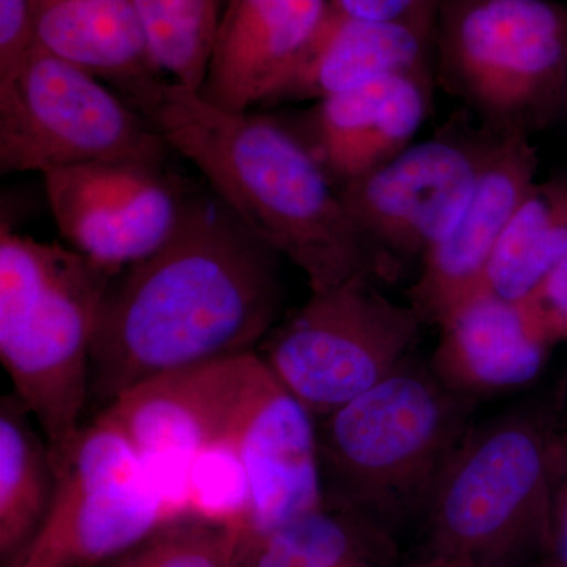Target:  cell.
<instances>
[{"label":"cell","mask_w":567,"mask_h":567,"mask_svg":"<svg viewBox=\"0 0 567 567\" xmlns=\"http://www.w3.org/2000/svg\"><path fill=\"white\" fill-rule=\"evenodd\" d=\"M279 260L210 188L194 189L173 237L104 295L89 402L103 410L153 377L257 352L281 315Z\"/></svg>","instance_id":"obj_1"},{"label":"cell","mask_w":567,"mask_h":567,"mask_svg":"<svg viewBox=\"0 0 567 567\" xmlns=\"http://www.w3.org/2000/svg\"><path fill=\"white\" fill-rule=\"evenodd\" d=\"M141 114L254 234L300 268L311 292L357 276L391 278L281 115L224 110L171 80Z\"/></svg>","instance_id":"obj_2"},{"label":"cell","mask_w":567,"mask_h":567,"mask_svg":"<svg viewBox=\"0 0 567 567\" xmlns=\"http://www.w3.org/2000/svg\"><path fill=\"white\" fill-rule=\"evenodd\" d=\"M114 278L66 244L0 227V360L55 472L84 429L93 338Z\"/></svg>","instance_id":"obj_3"},{"label":"cell","mask_w":567,"mask_h":567,"mask_svg":"<svg viewBox=\"0 0 567 567\" xmlns=\"http://www.w3.org/2000/svg\"><path fill=\"white\" fill-rule=\"evenodd\" d=\"M475 404L416 358L317 421L323 502L377 511L429 503L472 425Z\"/></svg>","instance_id":"obj_4"},{"label":"cell","mask_w":567,"mask_h":567,"mask_svg":"<svg viewBox=\"0 0 567 567\" xmlns=\"http://www.w3.org/2000/svg\"><path fill=\"white\" fill-rule=\"evenodd\" d=\"M439 80L499 134L544 128L561 112L567 7L554 0H442Z\"/></svg>","instance_id":"obj_5"},{"label":"cell","mask_w":567,"mask_h":567,"mask_svg":"<svg viewBox=\"0 0 567 567\" xmlns=\"http://www.w3.org/2000/svg\"><path fill=\"white\" fill-rule=\"evenodd\" d=\"M423 324L412 305L357 276L311 292L256 353L319 421L394 374L412 358Z\"/></svg>","instance_id":"obj_6"},{"label":"cell","mask_w":567,"mask_h":567,"mask_svg":"<svg viewBox=\"0 0 567 567\" xmlns=\"http://www.w3.org/2000/svg\"><path fill=\"white\" fill-rule=\"evenodd\" d=\"M171 147L144 114L87 71L33 44L0 89V173L104 162L166 166Z\"/></svg>","instance_id":"obj_7"},{"label":"cell","mask_w":567,"mask_h":567,"mask_svg":"<svg viewBox=\"0 0 567 567\" xmlns=\"http://www.w3.org/2000/svg\"><path fill=\"white\" fill-rule=\"evenodd\" d=\"M503 136L484 125L450 123L338 189L391 278L453 229Z\"/></svg>","instance_id":"obj_8"},{"label":"cell","mask_w":567,"mask_h":567,"mask_svg":"<svg viewBox=\"0 0 567 567\" xmlns=\"http://www.w3.org/2000/svg\"><path fill=\"white\" fill-rule=\"evenodd\" d=\"M555 412L522 405L473 423L431 505L457 547H494L518 529L548 533Z\"/></svg>","instance_id":"obj_9"},{"label":"cell","mask_w":567,"mask_h":567,"mask_svg":"<svg viewBox=\"0 0 567 567\" xmlns=\"http://www.w3.org/2000/svg\"><path fill=\"white\" fill-rule=\"evenodd\" d=\"M47 527L24 567H69L128 550L166 520L136 447L106 412L78 436L58 472Z\"/></svg>","instance_id":"obj_10"},{"label":"cell","mask_w":567,"mask_h":567,"mask_svg":"<svg viewBox=\"0 0 567 567\" xmlns=\"http://www.w3.org/2000/svg\"><path fill=\"white\" fill-rule=\"evenodd\" d=\"M41 177L65 244L114 276L173 237L194 192L166 166L145 163L80 164Z\"/></svg>","instance_id":"obj_11"},{"label":"cell","mask_w":567,"mask_h":567,"mask_svg":"<svg viewBox=\"0 0 567 567\" xmlns=\"http://www.w3.org/2000/svg\"><path fill=\"white\" fill-rule=\"evenodd\" d=\"M251 354L153 377L102 410L136 447L166 518L189 513V465L229 427Z\"/></svg>","instance_id":"obj_12"},{"label":"cell","mask_w":567,"mask_h":567,"mask_svg":"<svg viewBox=\"0 0 567 567\" xmlns=\"http://www.w3.org/2000/svg\"><path fill=\"white\" fill-rule=\"evenodd\" d=\"M227 431L251 481L254 536L265 540L322 506L317 420L257 353Z\"/></svg>","instance_id":"obj_13"},{"label":"cell","mask_w":567,"mask_h":567,"mask_svg":"<svg viewBox=\"0 0 567 567\" xmlns=\"http://www.w3.org/2000/svg\"><path fill=\"white\" fill-rule=\"evenodd\" d=\"M431 74H394L279 115L341 189L413 144L431 111Z\"/></svg>","instance_id":"obj_14"},{"label":"cell","mask_w":567,"mask_h":567,"mask_svg":"<svg viewBox=\"0 0 567 567\" xmlns=\"http://www.w3.org/2000/svg\"><path fill=\"white\" fill-rule=\"evenodd\" d=\"M537 153L528 136L506 134L496 145L453 229L429 248L410 289L424 323L439 324L483 289L488 262L507 223L536 183Z\"/></svg>","instance_id":"obj_15"},{"label":"cell","mask_w":567,"mask_h":567,"mask_svg":"<svg viewBox=\"0 0 567 567\" xmlns=\"http://www.w3.org/2000/svg\"><path fill=\"white\" fill-rule=\"evenodd\" d=\"M439 327L432 371L447 390L475 405L532 385L554 346L527 305L484 289L462 301Z\"/></svg>","instance_id":"obj_16"},{"label":"cell","mask_w":567,"mask_h":567,"mask_svg":"<svg viewBox=\"0 0 567 567\" xmlns=\"http://www.w3.org/2000/svg\"><path fill=\"white\" fill-rule=\"evenodd\" d=\"M330 0H233L199 95L229 111L262 107L316 35Z\"/></svg>","instance_id":"obj_17"},{"label":"cell","mask_w":567,"mask_h":567,"mask_svg":"<svg viewBox=\"0 0 567 567\" xmlns=\"http://www.w3.org/2000/svg\"><path fill=\"white\" fill-rule=\"evenodd\" d=\"M434 31L416 22L364 20L330 0L305 54L262 107L316 103L382 78L431 70Z\"/></svg>","instance_id":"obj_18"},{"label":"cell","mask_w":567,"mask_h":567,"mask_svg":"<svg viewBox=\"0 0 567 567\" xmlns=\"http://www.w3.org/2000/svg\"><path fill=\"white\" fill-rule=\"evenodd\" d=\"M33 41L87 71L140 111L166 74L137 0H31Z\"/></svg>","instance_id":"obj_19"},{"label":"cell","mask_w":567,"mask_h":567,"mask_svg":"<svg viewBox=\"0 0 567 567\" xmlns=\"http://www.w3.org/2000/svg\"><path fill=\"white\" fill-rule=\"evenodd\" d=\"M567 252V175L536 182L496 245L483 289L525 303Z\"/></svg>","instance_id":"obj_20"},{"label":"cell","mask_w":567,"mask_h":567,"mask_svg":"<svg viewBox=\"0 0 567 567\" xmlns=\"http://www.w3.org/2000/svg\"><path fill=\"white\" fill-rule=\"evenodd\" d=\"M17 395L0 401V520L2 543L17 546L51 507L58 472L50 446Z\"/></svg>","instance_id":"obj_21"},{"label":"cell","mask_w":567,"mask_h":567,"mask_svg":"<svg viewBox=\"0 0 567 567\" xmlns=\"http://www.w3.org/2000/svg\"><path fill=\"white\" fill-rule=\"evenodd\" d=\"M233 0H137L156 63L171 81L199 91L213 40Z\"/></svg>","instance_id":"obj_22"},{"label":"cell","mask_w":567,"mask_h":567,"mask_svg":"<svg viewBox=\"0 0 567 567\" xmlns=\"http://www.w3.org/2000/svg\"><path fill=\"white\" fill-rule=\"evenodd\" d=\"M189 513L218 524L251 529L252 488L229 431L197 451L188 473Z\"/></svg>","instance_id":"obj_23"},{"label":"cell","mask_w":567,"mask_h":567,"mask_svg":"<svg viewBox=\"0 0 567 567\" xmlns=\"http://www.w3.org/2000/svg\"><path fill=\"white\" fill-rule=\"evenodd\" d=\"M264 543L256 567H339L349 554L350 536L338 518L319 507Z\"/></svg>","instance_id":"obj_24"},{"label":"cell","mask_w":567,"mask_h":567,"mask_svg":"<svg viewBox=\"0 0 567 567\" xmlns=\"http://www.w3.org/2000/svg\"><path fill=\"white\" fill-rule=\"evenodd\" d=\"M33 44L31 0H0V89L17 80Z\"/></svg>","instance_id":"obj_25"},{"label":"cell","mask_w":567,"mask_h":567,"mask_svg":"<svg viewBox=\"0 0 567 567\" xmlns=\"http://www.w3.org/2000/svg\"><path fill=\"white\" fill-rule=\"evenodd\" d=\"M550 445V513L548 535L551 537L555 566L567 567V424L555 412Z\"/></svg>","instance_id":"obj_26"},{"label":"cell","mask_w":567,"mask_h":567,"mask_svg":"<svg viewBox=\"0 0 567 567\" xmlns=\"http://www.w3.org/2000/svg\"><path fill=\"white\" fill-rule=\"evenodd\" d=\"M554 344L567 342V252L525 301Z\"/></svg>","instance_id":"obj_27"},{"label":"cell","mask_w":567,"mask_h":567,"mask_svg":"<svg viewBox=\"0 0 567 567\" xmlns=\"http://www.w3.org/2000/svg\"><path fill=\"white\" fill-rule=\"evenodd\" d=\"M223 544L205 537H185L163 544L125 567H221Z\"/></svg>","instance_id":"obj_28"},{"label":"cell","mask_w":567,"mask_h":567,"mask_svg":"<svg viewBox=\"0 0 567 567\" xmlns=\"http://www.w3.org/2000/svg\"><path fill=\"white\" fill-rule=\"evenodd\" d=\"M353 17L374 21H404L434 25L442 0H331Z\"/></svg>","instance_id":"obj_29"},{"label":"cell","mask_w":567,"mask_h":567,"mask_svg":"<svg viewBox=\"0 0 567 567\" xmlns=\"http://www.w3.org/2000/svg\"><path fill=\"white\" fill-rule=\"evenodd\" d=\"M557 415L563 423L567 424V380L561 391V402H559Z\"/></svg>","instance_id":"obj_30"},{"label":"cell","mask_w":567,"mask_h":567,"mask_svg":"<svg viewBox=\"0 0 567 567\" xmlns=\"http://www.w3.org/2000/svg\"><path fill=\"white\" fill-rule=\"evenodd\" d=\"M559 115H565V117L567 118V74L565 81V89H563L561 112H559Z\"/></svg>","instance_id":"obj_31"}]
</instances>
